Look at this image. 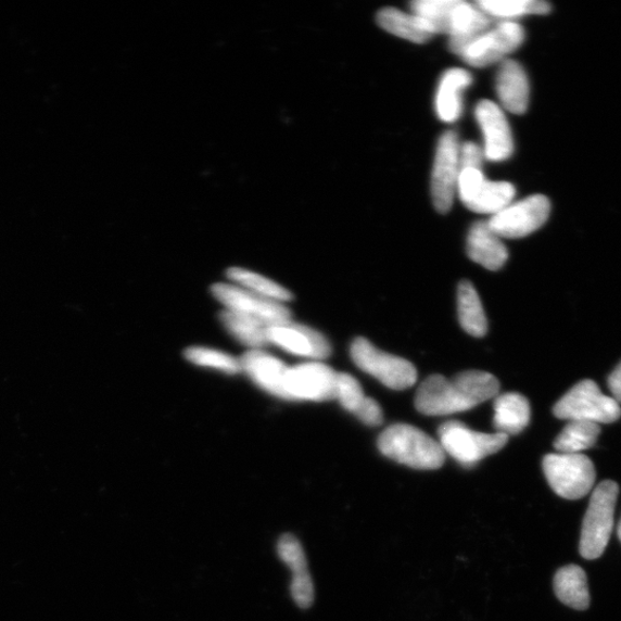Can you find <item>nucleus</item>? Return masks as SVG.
I'll return each mask as SVG.
<instances>
[{"label":"nucleus","mask_w":621,"mask_h":621,"mask_svg":"<svg viewBox=\"0 0 621 621\" xmlns=\"http://www.w3.org/2000/svg\"><path fill=\"white\" fill-rule=\"evenodd\" d=\"M498 391V380L487 372L466 371L452 380L432 376L419 386L416 407L426 416H448L471 410Z\"/></svg>","instance_id":"1"},{"label":"nucleus","mask_w":621,"mask_h":621,"mask_svg":"<svg viewBox=\"0 0 621 621\" xmlns=\"http://www.w3.org/2000/svg\"><path fill=\"white\" fill-rule=\"evenodd\" d=\"M413 14L419 16L435 34H448L451 41L464 46L487 31L492 18L476 4L462 0H417Z\"/></svg>","instance_id":"2"},{"label":"nucleus","mask_w":621,"mask_h":621,"mask_svg":"<svg viewBox=\"0 0 621 621\" xmlns=\"http://www.w3.org/2000/svg\"><path fill=\"white\" fill-rule=\"evenodd\" d=\"M378 446L383 456L417 470H438L445 461L440 443L411 424L388 427Z\"/></svg>","instance_id":"3"},{"label":"nucleus","mask_w":621,"mask_h":621,"mask_svg":"<svg viewBox=\"0 0 621 621\" xmlns=\"http://www.w3.org/2000/svg\"><path fill=\"white\" fill-rule=\"evenodd\" d=\"M618 494V483L611 480L595 489L581 530L579 550L585 559L604 555L613 530Z\"/></svg>","instance_id":"4"},{"label":"nucleus","mask_w":621,"mask_h":621,"mask_svg":"<svg viewBox=\"0 0 621 621\" xmlns=\"http://www.w3.org/2000/svg\"><path fill=\"white\" fill-rule=\"evenodd\" d=\"M554 415L562 420L612 423L621 417L620 404L600 392L593 380H582L554 406Z\"/></svg>","instance_id":"5"},{"label":"nucleus","mask_w":621,"mask_h":621,"mask_svg":"<svg viewBox=\"0 0 621 621\" xmlns=\"http://www.w3.org/2000/svg\"><path fill=\"white\" fill-rule=\"evenodd\" d=\"M439 439L444 453L465 468H472L483 458L502 451L509 436L502 433H479L460 421H448L440 427Z\"/></svg>","instance_id":"6"},{"label":"nucleus","mask_w":621,"mask_h":621,"mask_svg":"<svg viewBox=\"0 0 621 621\" xmlns=\"http://www.w3.org/2000/svg\"><path fill=\"white\" fill-rule=\"evenodd\" d=\"M543 472L553 491L566 499L585 497L594 486L593 461L582 454H550L543 458Z\"/></svg>","instance_id":"7"},{"label":"nucleus","mask_w":621,"mask_h":621,"mask_svg":"<svg viewBox=\"0 0 621 621\" xmlns=\"http://www.w3.org/2000/svg\"><path fill=\"white\" fill-rule=\"evenodd\" d=\"M357 367L394 391H404L417 382L416 367L404 358L383 353L370 341L358 338L352 345Z\"/></svg>","instance_id":"8"},{"label":"nucleus","mask_w":621,"mask_h":621,"mask_svg":"<svg viewBox=\"0 0 621 621\" xmlns=\"http://www.w3.org/2000/svg\"><path fill=\"white\" fill-rule=\"evenodd\" d=\"M525 40V31L514 22H503L474 38L459 53L461 60L473 67H487L506 61Z\"/></svg>","instance_id":"9"},{"label":"nucleus","mask_w":621,"mask_h":621,"mask_svg":"<svg viewBox=\"0 0 621 621\" xmlns=\"http://www.w3.org/2000/svg\"><path fill=\"white\" fill-rule=\"evenodd\" d=\"M550 210V202L546 197L533 195L510 204L487 223L500 239L527 238L547 223Z\"/></svg>","instance_id":"10"},{"label":"nucleus","mask_w":621,"mask_h":621,"mask_svg":"<svg viewBox=\"0 0 621 621\" xmlns=\"http://www.w3.org/2000/svg\"><path fill=\"white\" fill-rule=\"evenodd\" d=\"M459 149L455 131L449 130L441 136L432 174V199L440 213L449 212L454 204L460 174Z\"/></svg>","instance_id":"11"},{"label":"nucleus","mask_w":621,"mask_h":621,"mask_svg":"<svg viewBox=\"0 0 621 621\" xmlns=\"http://www.w3.org/2000/svg\"><path fill=\"white\" fill-rule=\"evenodd\" d=\"M338 379L339 373L325 364H302L289 368L286 390L289 400L317 402L337 400Z\"/></svg>","instance_id":"12"},{"label":"nucleus","mask_w":621,"mask_h":621,"mask_svg":"<svg viewBox=\"0 0 621 621\" xmlns=\"http://www.w3.org/2000/svg\"><path fill=\"white\" fill-rule=\"evenodd\" d=\"M212 293L227 309L254 317L268 326L290 322L291 314L284 305L246 289L217 283L212 287Z\"/></svg>","instance_id":"13"},{"label":"nucleus","mask_w":621,"mask_h":621,"mask_svg":"<svg viewBox=\"0 0 621 621\" xmlns=\"http://www.w3.org/2000/svg\"><path fill=\"white\" fill-rule=\"evenodd\" d=\"M476 119L484 136V157L503 162L514 153V138L506 114L492 101H481L476 107Z\"/></svg>","instance_id":"14"},{"label":"nucleus","mask_w":621,"mask_h":621,"mask_svg":"<svg viewBox=\"0 0 621 621\" xmlns=\"http://www.w3.org/2000/svg\"><path fill=\"white\" fill-rule=\"evenodd\" d=\"M268 341L286 352L314 359H325L332 353L327 339L307 326L287 322L267 329Z\"/></svg>","instance_id":"15"},{"label":"nucleus","mask_w":621,"mask_h":621,"mask_svg":"<svg viewBox=\"0 0 621 621\" xmlns=\"http://www.w3.org/2000/svg\"><path fill=\"white\" fill-rule=\"evenodd\" d=\"M496 91L504 109L523 114L530 104V81L525 69L512 60L503 61L496 75Z\"/></svg>","instance_id":"16"},{"label":"nucleus","mask_w":621,"mask_h":621,"mask_svg":"<svg viewBox=\"0 0 621 621\" xmlns=\"http://www.w3.org/2000/svg\"><path fill=\"white\" fill-rule=\"evenodd\" d=\"M242 371L271 395L289 400L286 380L289 368L278 358L252 351L240 359Z\"/></svg>","instance_id":"17"},{"label":"nucleus","mask_w":621,"mask_h":621,"mask_svg":"<svg viewBox=\"0 0 621 621\" xmlns=\"http://www.w3.org/2000/svg\"><path fill=\"white\" fill-rule=\"evenodd\" d=\"M469 257L490 270H498L507 263L509 254L500 238L490 227L489 223L473 224L468 237Z\"/></svg>","instance_id":"18"},{"label":"nucleus","mask_w":621,"mask_h":621,"mask_svg":"<svg viewBox=\"0 0 621 621\" xmlns=\"http://www.w3.org/2000/svg\"><path fill=\"white\" fill-rule=\"evenodd\" d=\"M337 400L346 411L354 414L367 426H379L383 421L379 403L366 397L362 385L351 375L339 373Z\"/></svg>","instance_id":"19"},{"label":"nucleus","mask_w":621,"mask_h":621,"mask_svg":"<svg viewBox=\"0 0 621 621\" xmlns=\"http://www.w3.org/2000/svg\"><path fill=\"white\" fill-rule=\"evenodd\" d=\"M472 83L471 73L462 68H453L443 74L435 101L440 121L444 123L458 121L461 114V92Z\"/></svg>","instance_id":"20"},{"label":"nucleus","mask_w":621,"mask_h":621,"mask_svg":"<svg viewBox=\"0 0 621 621\" xmlns=\"http://www.w3.org/2000/svg\"><path fill=\"white\" fill-rule=\"evenodd\" d=\"M494 426L497 433L516 435L527 429L531 419V406L525 396L503 394L494 403Z\"/></svg>","instance_id":"21"},{"label":"nucleus","mask_w":621,"mask_h":621,"mask_svg":"<svg viewBox=\"0 0 621 621\" xmlns=\"http://www.w3.org/2000/svg\"><path fill=\"white\" fill-rule=\"evenodd\" d=\"M378 24L382 29L417 45H424L434 36L430 25L415 14L397 9L385 8L378 13Z\"/></svg>","instance_id":"22"},{"label":"nucleus","mask_w":621,"mask_h":621,"mask_svg":"<svg viewBox=\"0 0 621 621\" xmlns=\"http://www.w3.org/2000/svg\"><path fill=\"white\" fill-rule=\"evenodd\" d=\"M555 594L561 604L575 609L586 610L591 605L587 575L578 566H568L557 571L554 579Z\"/></svg>","instance_id":"23"},{"label":"nucleus","mask_w":621,"mask_h":621,"mask_svg":"<svg viewBox=\"0 0 621 621\" xmlns=\"http://www.w3.org/2000/svg\"><path fill=\"white\" fill-rule=\"evenodd\" d=\"M458 319L466 333L474 338L487 334L489 324L481 300L470 281H461L457 290Z\"/></svg>","instance_id":"24"},{"label":"nucleus","mask_w":621,"mask_h":621,"mask_svg":"<svg viewBox=\"0 0 621 621\" xmlns=\"http://www.w3.org/2000/svg\"><path fill=\"white\" fill-rule=\"evenodd\" d=\"M515 195L516 189L511 183L493 182L484 179L465 206L477 213L496 215L511 204Z\"/></svg>","instance_id":"25"},{"label":"nucleus","mask_w":621,"mask_h":621,"mask_svg":"<svg viewBox=\"0 0 621 621\" xmlns=\"http://www.w3.org/2000/svg\"><path fill=\"white\" fill-rule=\"evenodd\" d=\"M220 319L230 334L243 344L255 347V351L269 343L267 329L270 326L259 319L230 309H225Z\"/></svg>","instance_id":"26"},{"label":"nucleus","mask_w":621,"mask_h":621,"mask_svg":"<svg viewBox=\"0 0 621 621\" xmlns=\"http://www.w3.org/2000/svg\"><path fill=\"white\" fill-rule=\"evenodd\" d=\"M600 434V427L590 421L573 420L555 440V449L560 454H581L592 448Z\"/></svg>","instance_id":"27"},{"label":"nucleus","mask_w":621,"mask_h":621,"mask_svg":"<svg viewBox=\"0 0 621 621\" xmlns=\"http://www.w3.org/2000/svg\"><path fill=\"white\" fill-rule=\"evenodd\" d=\"M474 4L491 18H502L506 22L523 15L547 14L552 10L548 3L540 0H480Z\"/></svg>","instance_id":"28"},{"label":"nucleus","mask_w":621,"mask_h":621,"mask_svg":"<svg viewBox=\"0 0 621 621\" xmlns=\"http://www.w3.org/2000/svg\"><path fill=\"white\" fill-rule=\"evenodd\" d=\"M230 280L243 286L246 290L257 295L264 296L277 302H287L293 300L290 291L280 284L270 281L259 275L243 268L232 267L227 271Z\"/></svg>","instance_id":"29"},{"label":"nucleus","mask_w":621,"mask_h":621,"mask_svg":"<svg viewBox=\"0 0 621 621\" xmlns=\"http://www.w3.org/2000/svg\"><path fill=\"white\" fill-rule=\"evenodd\" d=\"M185 356L193 364L217 368V370L228 375H238L242 371L239 359L221 352L212 351V348L192 346L187 348Z\"/></svg>","instance_id":"30"},{"label":"nucleus","mask_w":621,"mask_h":621,"mask_svg":"<svg viewBox=\"0 0 621 621\" xmlns=\"http://www.w3.org/2000/svg\"><path fill=\"white\" fill-rule=\"evenodd\" d=\"M277 553L283 565L293 574L308 571L305 552L296 536L291 534L282 535L278 541Z\"/></svg>","instance_id":"31"},{"label":"nucleus","mask_w":621,"mask_h":621,"mask_svg":"<svg viewBox=\"0 0 621 621\" xmlns=\"http://www.w3.org/2000/svg\"><path fill=\"white\" fill-rule=\"evenodd\" d=\"M290 594L302 609H307L314 605L315 585L308 571L293 574L290 582Z\"/></svg>","instance_id":"32"},{"label":"nucleus","mask_w":621,"mask_h":621,"mask_svg":"<svg viewBox=\"0 0 621 621\" xmlns=\"http://www.w3.org/2000/svg\"><path fill=\"white\" fill-rule=\"evenodd\" d=\"M483 157L484 152L479 145L473 142L464 143L459 149L460 170L468 168L481 170Z\"/></svg>","instance_id":"33"},{"label":"nucleus","mask_w":621,"mask_h":621,"mask_svg":"<svg viewBox=\"0 0 621 621\" xmlns=\"http://www.w3.org/2000/svg\"><path fill=\"white\" fill-rule=\"evenodd\" d=\"M608 385L611 397L621 404V363L616 367V370L608 378Z\"/></svg>","instance_id":"34"},{"label":"nucleus","mask_w":621,"mask_h":621,"mask_svg":"<svg viewBox=\"0 0 621 621\" xmlns=\"http://www.w3.org/2000/svg\"><path fill=\"white\" fill-rule=\"evenodd\" d=\"M618 536H619V540L621 541V520H620L619 527H618Z\"/></svg>","instance_id":"35"}]
</instances>
